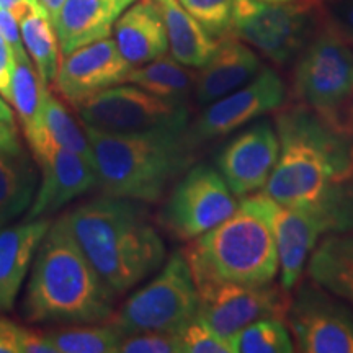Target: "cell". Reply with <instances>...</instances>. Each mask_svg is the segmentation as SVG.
<instances>
[{"mask_svg":"<svg viewBox=\"0 0 353 353\" xmlns=\"http://www.w3.org/2000/svg\"><path fill=\"white\" fill-rule=\"evenodd\" d=\"M275 126L280 154L263 192L329 234L353 231V128L301 103L280 108Z\"/></svg>","mask_w":353,"mask_h":353,"instance_id":"1","label":"cell"},{"mask_svg":"<svg viewBox=\"0 0 353 353\" xmlns=\"http://www.w3.org/2000/svg\"><path fill=\"white\" fill-rule=\"evenodd\" d=\"M79 247L114 296L165 262V244L141 201L103 195L65 216Z\"/></svg>","mask_w":353,"mask_h":353,"instance_id":"2","label":"cell"},{"mask_svg":"<svg viewBox=\"0 0 353 353\" xmlns=\"http://www.w3.org/2000/svg\"><path fill=\"white\" fill-rule=\"evenodd\" d=\"M114 294L79 247L68 219L51 223L30 267L23 317L32 324H92L112 319Z\"/></svg>","mask_w":353,"mask_h":353,"instance_id":"3","label":"cell"},{"mask_svg":"<svg viewBox=\"0 0 353 353\" xmlns=\"http://www.w3.org/2000/svg\"><path fill=\"white\" fill-rule=\"evenodd\" d=\"M97 180L105 195L156 203L193 162L196 143L187 131L105 132L83 126Z\"/></svg>","mask_w":353,"mask_h":353,"instance_id":"4","label":"cell"},{"mask_svg":"<svg viewBox=\"0 0 353 353\" xmlns=\"http://www.w3.org/2000/svg\"><path fill=\"white\" fill-rule=\"evenodd\" d=\"M195 285H268L280 275V260L270 229L239 205L231 218L187 242L182 250Z\"/></svg>","mask_w":353,"mask_h":353,"instance_id":"5","label":"cell"},{"mask_svg":"<svg viewBox=\"0 0 353 353\" xmlns=\"http://www.w3.org/2000/svg\"><path fill=\"white\" fill-rule=\"evenodd\" d=\"M325 17L321 0L285 3L236 0L232 34L278 68H288L317 33Z\"/></svg>","mask_w":353,"mask_h":353,"instance_id":"6","label":"cell"},{"mask_svg":"<svg viewBox=\"0 0 353 353\" xmlns=\"http://www.w3.org/2000/svg\"><path fill=\"white\" fill-rule=\"evenodd\" d=\"M293 95L337 120L353 105V46L327 17L294 61Z\"/></svg>","mask_w":353,"mask_h":353,"instance_id":"7","label":"cell"},{"mask_svg":"<svg viewBox=\"0 0 353 353\" xmlns=\"http://www.w3.org/2000/svg\"><path fill=\"white\" fill-rule=\"evenodd\" d=\"M200 296L182 252L164 262L157 275L132 293L113 322L132 332H179L198 316Z\"/></svg>","mask_w":353,"mask_h":353,"instance_id":"8","label":"cell"},{"mask_svg":"<svg viewBox=\"0 0 353 353\" xmlns=\"http://www.w3.org/2000/svg\"><path fill=\"white\" fill-rule=\"evenodd\" d=\"M83 126L105 132H144L157 130L187 131V103L170 101L132 83L110 87L79 103Z\"/></svg>","mask_w":353,"mask_h":353,"instance_id":"9","label":"cell"},{"mask_svg":"<svg viewBox=\"0 0 353 353\" xmlns=\"http://www.w3.org/2000/svg\"><path fill=\"white\" fill-rule=\"evenodd\" d=\"M239 205L218 169L198 164L176 182L159 219L175 239L190 242L231 218Z\"/></svg>","mask_w":353,"mask_h":353,"instance_id":"10","label":"cell"},{"mask_svg":"<svg viewBox=\"0 0 353 353\" xmlns=\"http://www.w3.org/2000/svg\"><path fill=\"white\" fill-rule=\"evenodd\" d=\"M303 353H353V309L314 280L296 285L285 317Z\"/></svg>","mask_w":353,"mask_h":353,"instance_id":"11","label":"cell"},{"mask_svg":"<svg viewBox=\"0 0 353 353\" xmlns=\"http://www.w3.org/2000/svg\"><path fill=\"white\" fill-rule=\"evenodd\" d=\"M198 317L224 339H231L239 330L260 319H283L290 306V293L280 283L198 285Z\"/></svg>","mask_w":353,"mask_h":353,"instance_id":"12","label":"cell"},{"mask_svg":"<svg viewBox=\"0 0 353 353\" xmlns=\"http://www.w3.org/2000/svg\"><path fill=\"white\" fill-rule=\"evenodd\" d=\"M244 206L270 229L280 260V286L291 293L299 283L307 260L322 237L329 236L327 228L312 214L288 208L267 195L265 192L242 198Z\"/></svg>","mask_w":353,"mask_h":353,"instance_id":"13","label":"cell"},{"mask_svg":"<svg viewBox=\"0 0 353 353\" xmlns=\"http://www.w3.org/2000/svg\"><path fill=\"white\" fill-rule=\"evenodd\" d=\"M285 103L286 85L283 79L270 65H263L257 76L244 87L206 105L195 125L190 126V134L196 144L224 138L263 114L278 112Z\"/></svg>","mask_w":353,"mask_h":353,"instance_id":"14","label":"cell"},{"mask_svg":"<svg viewBox=\"0 0 353 353\" xmlns=\"http://www.w3.org/2000/svg\"><path fill=\"white\" fill-rule=\"evenodd\" d=\"M30 151L41 176L25 221L48 218L99 185L94 164L81 154L51 141H44Z\"/></svg>","mask_w":353,"mask_h":353,"instance_id":"15","label":"cell"},{"mask_svg":"<svg viewBox=\"0 0 353 353\" xmlns=\"http://www.w3.org/2000/svg\"><path fill=\"white\" fill-rule=\"evenodd\" d=\"M280 139L272 120H255L221 148L216 169L239 200L263 192L275 169Z\"/></svg>","mask_w":353,"mask_h":353,"instance_id":"16","label":"cell"},{"mask_svg":"<svg viewBox=\"0 0 353 353\" xmlns=\"http://www.w3.org/2000/svg\"><path fill=\"white\" fill-rule=\"evenodd\" d=\"M132 65L123 57L114 39L85 44L61 57L52 88L74 108L101 90L126 83Z\"/></svg>","mask_w":353,"mask_h":353,"instance_id":"17","label":"cell"},{"mask_svg":"<svg viewBox=\"0 0 353 353\" xmlns=\"http://www.w3.org/2000/svg\"><path fill=\"white\" fill-rule=\"evenodd\" d=\"M260 54L234 34L219 39L208 61L196 70L195 95L203 107L232 94L260 72Z\"/></svg>","mask_w":353,"mask_h":353,"instance_id":"18","label":"cell"},{"mask_svg":"<svg viewBox=\"0 0 353 353\" xmlns=\"http://www.w3.org/2000/svg\"><path fill=\"white\" fill-rule=\"evenodd\" d=\"M136 0H65L56 20L61 54L110 38L114 25Z\"/></svg>","mask_w":353,"mask_h":353,"instance_id":"19","label":"cell"},{"mask_svg":"<svg viewBox=\"0 0 353 353\" xmlns=\"http://www.w3.org/2000/svg\"><path fill=\"white\" fill-rule=\"evenodd\" d=\"M52 221L39 218L0 228V312L12 311Z\"/></svg>","mask_w":353,"mask_h":353,"instance_id":"20","label":"cell"},{"mask_svg":"<svg viewBox=\"0 0 353 353\" xmlns=\"http://www.w3.org/2000/svg\"><path fill=\"white\" fill-rule=\"evenodd\" d=\"M113 39L132 68L148 64L169 52L162 13L152 0H136L118 19Z\"/></svg>","mask_w":353,"mask_h":353,"instance_id":"21","label":"cell"},{"mask_svg":"<svg viewBox=\"0 0 353 353\" xmlns=\"http://www.w3.org/2000/svg\"><path fill=\"white\" fill-rule=\"evenodd\" d=\"M306 270L317 285L353 306V231L322 237Z\"/></svg>","mask_w":353,"mask_h":353,"instance_id":"22","label":"cell"},{"mask_svg":"<svg viewBox=\"0 0 353 353\" xmlns=\"http://www.w3.org/2000/svg\"><path fill=\"white\" fill-rule=\"evenodd\" d=\"M164 20L169 51L179 63L200 69L213 54L218 41L185 10L179 0H152Z\"/></svg>","mask_w":353,"mask_h":353,"instance_id":"23","label":"cell"},{"mask_svg":"<svg viewBox=\"0 0 353 353\" xmlns=\"http://www.w3.org/2000/svg\"><path fill=\"white\" fill-rule=\"evenodd\" d=\"M23 134L30 148H34V145L41 144L44 141H51V143L81 154L94 164L85 130H82L77 125V121L68 112L63 101L57 99L50 88L44 95L37 120L28 130L23 131Z\"/></svg>","mask_w":353,"mask_h":353,"instance_id":"24","label":"cell"},{"mask_svg":"<svg viewBox=\"0 0 353 353\" xmlns=\"http://www.w3.org/2000/svg\"><path fill=\"white\" fill-rule=\"evenodd\" d=\"M38 187V174L23 151H0V228L25 214Z\"/></svg>","mask_w":353,"mask_h":353,"instance_id":"25","label":"cell"},{"mask_svg":"<svg viewBox=\"0 0 353 353\" xmlns=\"http://www.w3.org/2000/svg\"><path fill=\"white\" fill-rule=\"evenodd\" d=\"M20 32L26 54L48 85L56 79L61 63V46L56 26L39 0H33L28 12L20 19Z\"/></svg>","mask_w":353,"mask_h":353,"instance_id":"26","label":"cell"},{"mask_svg":"<svg viewBox=\"0 0 353 353\" xmlns=\"http://www.w3.org/2000/svg\"><path fill=\"white\" fill-rule=\"evenodd\" d=\"M196 72L172 56H162L151 63L132 68L126 83L138 85L161 99L187 103L195 90Z\"/></svg>","mask_w":353,"mask_h":353,"instance_id":"27","label":"cell"},{"mask_svg":"<svg viewBox=\"0 0 353 353\" xmlns=\"http://www.w3.org/2000/svg\"><path fill=\"white\" fill-rule=\"evenodd\" d=\"M57 353H118L126 332L113 321L68 324L46 330Z\"/></svg>","mask_w":353,"mask_h":353,"instance_id":"28","label":"cell"},{"mask_svg":"<svg viewBox=\"0 0 353 353\" xmlns=\"http://www.w3.org/2000/svg\"><path fill=\"white\" fill-rule=\"evenodd\" d=\"M48 88L50 85L39 76L30 56H15L10 105L13 112L19 114L23 131L28 130L37 120Z\"/></svg>","mask_w":353,"mask_h":353,"instance_id":"29","label":"cell"},{"mask_svg":"<svg viewBox=\"0 0 353 353\" xmlns=\"http://www.w3.org/2000/svg\"><path fill=\"white\" fill-rule=\"evenodd\" d=\"M232 353H291L293 335L283 319H260L229 339Z\"/></svg>","mask_w":353,"mask_h":353,"instance_id":"30","label":"cell"},{"mask_svg":"<svg viewBox=\"0 0 353 353\" xmlns=\"http://www.w3.org/2000/svg\"><path fill=\"white\" fill-rule=\"evenodd\" d=\"M179 2L216 41L232 34L236 0H179Z\"/></svg>","mask_w":353,"mask_h":353,"instance_id":"31","label":"cell"},{"mask_svg":"<svg viewBox=\"0 0 353 353\" xmlns=\"http://www.w3.org/2000/svg\"><path fill=\"white\" fill-rule=\"evenodd\" d=\"M176 335L180 342V353H232L228 339L216 334L198 316L180 329Z\"/></svg>","mask_w":353,"mask_h":353,"instance_id":"32","label":"cell"},{"mask_svg":"<svg viewBox=\"0 0 353 353\" xmlns=\"http://www.w3.org/2000/svg\"><path fill=\"white\" fill-rule=\"evenodd\" d=\"M118 353H180L175 332H132L123 339Z\"/></svg>","mask_w":353,"mask_h":353,"instance_id":"33","label":"cell"},{"mask_svg":"<svg viewBox=\"0 0 353 353\" xmlns=\"http://www.w3.org/2000/svg\"><path fill=\"white\" fill-rule=\"evenodd\" d=\"M325 15L353 46V0H329Z\"/></svg>","mask_w":353,"mask_h":353,"instance_id":"34","label":"cell"},{"mask_svg":"<svg viewBox=\"0 0 353 353\" xmlns=\"http://www.w3.org/2000/svg\"><path fill=\"white\" fill-rule=\"evenodd\" d=\"M20 353H57L54 343L48 337L46 330L32 327L20 329Z\"/></svg>","mask_w":353,"mask_h":353,"instance_id":"35","label":"cell"},{"mask_svg":"<svg viewBox=\"0 0 353 353\" xmlns=\"http://www.w3.org/2000/svg\"><path fill=\"white\" fill-rule=\"evenodd\" d=\"M15 68V52L7 39L0 34V95L10 103L12 77Z\"/></svg>","mask_w":353,"mask_h":353,"instance_id":"36","label":"cell"},{"mask_svg":"<svg viewBox=\"0 0 353 353\" xmlns=\"http://www.w3.org/2000/svg\"><path fill=\"white\" fill-rule=\"evenodd\" d=\"M0 34L10 44L15 56H26V50L23 46L20 32V21L13 13L0 8Z\"/></svg>","mask_w":353,"mask_h":353,"instance_id":"37","label":"cell"},{"mask_svg":"<svg viewBox=\"0 0 353 353\" xmlns=\"http://www.w3.org/2000/svg\"><path fill=\"white\" fill-rule=\"evenodd\" d=\"M20 329L15 322L0 329V353H20Z\"/></svg>","mask_w":353,"mask_h":353,"instance_id":"38","label":"cell"},{"mask_svg":"<svg viewBox=\"0 0 353 353\" xmlns=\"http://www.w3.org/2000/svg\"><path fill=\"white\" fill-rule=\"evenodd\" d=\"M0 151H8V152H20L21 143L19 138V132H17L15 125L12 123L0 121Z\"/></svg>","mask_w":353,"mask_h":353,"instance_id":"39","label":"cell"},{"mask_svg":"<svg viewBox=\"0 0 353 353\" xmlns=\"http://www.w3.org/2000/svg\"><path fill=\"white\" fill-rule=\"evenodd\" d=\"M33 0H0V8H3V10H8L13 15L17 17V19H20L25 15L26 12H28L30 6H32Z\"/></svg>","mask_w":353,"mask_h":353,"instance_id":"40","label":"cell"},{"mask_svg":"<svg viewBox=\"0 0 353 353\" xmlns=\"http://www.w3.org/2000/svg\"><path fill=\"white\" fill-rule=\"evenodd\" d=\"M39 3L44 7V10L50 13L52 23H56L57 17H59L61 8H63L65 0H39Z\"/></svg>","mask_w":353,"mask_h":353,"instance_id":"41","label":"cell"},{"mask_svg":"<svg viewBox=\"0 0 353 353\" xmlns=\"http://www.w3.org/2000/svg\"><path fill=\"white\" fill-rule=\"evenodd\" d=\"M0 121L6 123H15V112H13L12 105L0 95Z\"/></svg>","mask_w":353,"mask_h":353,"instance_id":"42","label":"cell"},{"mask_svg":"<svg viewBox=\"0 0 353 353\" xmlns=\"http://www.w3.org/2000/svg\"><path fill=\"white\" fill-rule=\"evenodd\" d=\"M8 324H12V321H10V319H7V317H2V316H0V329H2V327H7Z\"/></svg>","mask_w":353,"mask_h":353,"instance_id":"43","label":"cell"},{"mask_svg":"<svg viewBox=\"0 0 353 353\" xmlns=\"http://www.w3.org/2000/svg\"><path fill=\"white\" fill-rule=\"evenodd\" d=\"M263 2H273V3H285V2H296V0H263Z\"/></svg>","mask_w":353,"mask_h":353,"instance_id":"44","label":"cell"}]
</instances>
